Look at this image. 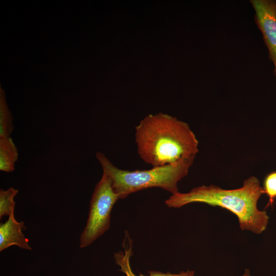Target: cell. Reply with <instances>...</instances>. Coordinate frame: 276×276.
Masks as SVG:
<instances>
[{
  "instance_id": "cell-1",
  "label": "cell",
  "mask_w": 276,
  "mask_h": 276,
  "mask_svg": "<svg viewBox=\"0 0 276 276\" xmlns=\"http://www.w3.org/2000/svg\"><path fill=\"white\" fill-rule=\"evenodd\" d=\"M141 158L152 167L195 157L198 141L189 125L167 114H149L135 127Z\"/></svg>"
},
{
  "instance_id": "cell-2",
  "label": "cell",
  "mask_w": 276,
  "mask_h": 276,
  "mask_svg": "<svg viewBox=\"0 0 276 276\" xmlns=\"http://www.w3.org/2000/svg\"><path fill=\"white\" fill-rule=\"evenodd\" d=\"M263 188L255 176L244 180L241 188L225 190L214 185L201 186L188 193L178 192L165 200L169 208H180L193 202L218 206L235 214L242 230L260 234L266 228L269 217L257 208L258 199L263 194Z\"/></svg>"
},
{
  "instance_id": "cell-3",
  "label": "cell",
  "mask_w": 276,
  "mask_h": 276,
  "mask_svg": "<svg viewBox=\"0 0 276 276\" xmlns=\"http://www.w3.org/2000/svg\"><path fill=\"white\" fill-rule=\"evenodd\" d=\"M96 156L110 178L114 191L120 199L131 193L150 188H160L172 194L179 192L177 183L186 176L195 158H181L178 161L149 170L128 171L115 166L102 152Z\"/></svg>"
},
{
  "instance_id": "cell-4",
  "label": "cell",
  "mask_w": 276,
  "mask_h": 276,
  "mask_svg": "<svg viewBox=\"0 0 276 276\" xmlns=\"http://www.w3.org/2000/svg\"><path fill=\"white\" fill-rule=\"evenodd\" d=\"M119 199L110 177L103 172L91 195L86 225L80 236V248L90 245L110 228L111 211Z\"/></svg>"
},
{
  "instance_id": "cell-5",
  "label": "cell",
  "mask_w": 276,
  "mask_h": 276,
  "mask_svg": "<svg viewBox=\"0 0 276 276\" xmlns=\"http://www.w3.org/2000/svg\"><path fill=\"white\" fill-rule=\"evenodd\" d=\"M256 12L255 20L263 35L269 52V58L274 66L276 78V1H250Z\"/></svg>"
},
{
  "instance_id": "cell-6",
  "label": "cell",
  "mask_w": 276,
  "mask_h": 276,
  "mask_svg": "<svg viewBox=\"0 0 276 276\" xmlns=\"http://www.w3.org/2000/svg\"><path fill=\"white\" fill-rule=\"evenodd\" d=\"M8 217L7 221L0 224V251L13 245L21 249L31 250L28 239L22 232V229L25 228L24 222L17 221L14 214Z\"/></svg>"
},
{
  "instance_id": "cell-7",
  "label": "cell",
  "mask_w": 276,
  "mask_h": 276,
  "mask_svg": "<svg viewBox=\"0 0 276 276\" xmlns=\"http://www.w3.org/2000/svg\"><path fill=\"white\" fill-rule=\"evenodd\" d=\"M18 157L17 147L11 137H0V170L13 172Z\"/></svg>"
},
{
  "instance_id": "cell-8",
  "label": "cell",
  "mask_w": 276,
  "mask_h": 276,
  "mask_svg": "<svg viewBox=\"0 0 276 276\" xmlns=\"http://www.w3.org/2000/svg\"><path fill=\"white\" fill-rule=\"evenodd\" d=\"M132 255V246L128 249H125L124 252L119 251L114 254V258L116 263L121 267V271L126 276H137L132 272L130 265V257ZM148 275L140 274L139 276H194V271L188 270L186 272L181 271L179 273H163L159 271H150Z\"/></svg>"
},
{
  "instance_id": "cell-9",
  "label": "cell",
  "mask_w": 276,
  "mask_h": 276,
  "mask_svg": "<svg viewBox=\"0 0 276 276\" xmlns=\"http://www.w3.org/2000/svg\"><path fill=\"white\" fill-rule=\"evenodd\" d=\"M14 126L12 117L7 105L4 91L0 94V137H10Z\"/></svg>"
},
{
  "instance_id": "cell-10",
  "label": "cell",
  "mask_w": 276,
  "mask_h": 276,
  "mask_svg": "<svg viewBox=\"0 0 276 276\" xmlns=\"http://www.w3.org/2000/svg\"><path fill=\"white\" fill-rule=\"evenodd\" d=\"M18 190L12 187L7 190H0V219L5 216L14 214L15 202L14 197Z\"/></svg>"
},
{
  "instance_id": "cell-11",
  "label": "cell",
  "mask_w": 276,
  "mask_h": 276,
  "mask_svg": "<svg viewBox=\"0 0 276 276\" xmlns=\"http://www.w3.org/2000/svg\"><path fill=\"white\" fill-rule=\"evenodd\" d=\"M263 193L269 197V202L266 206L272 205L276 198V171L268 174L264 181Z\"/></svg>"
},
{
  "instance_id": "cell-12",
  "label": "cell",
  "mask_w": 276,
  "mask_h": 276,
  "mask_svg": "<svg viewBox=\"0 0 276 276\" xmlns=\"http://www.w3.org/2000/svg\"><path fill=\"white\" fill-rule=\"evenodd\" d=\"M242 276H251L248 270H246L245 273Z\"/></svg>"
}]
</instances>
